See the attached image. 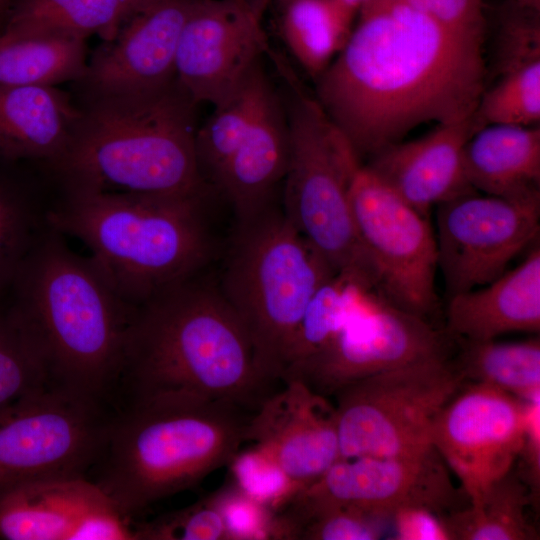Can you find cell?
Returning <instances> with one entry per match:
<instances>
[{"mask_svg":"<svg viewBox=\"0 0 540 540\" xmlns=\"http://www.w3.org/2000/svg\"><path fill=\"white\" fill-rule=\"evenodd\" d=\"M358 13L316 99L360 161L421 124L474 116L484 36L449 29L407 0H367Z\"/></svg>","mask_w":540,"mask_h":540,"instance_id":"1","label":"cell"},{"mask_svg":"<svg viewBox=\"0 0 540 540\" xmlns=\"http://www.w3.org/2000/svg\"><path fill=\"white\" fill-rule=\"evenodd\" d=\"M118 384L128 402L200 398L250 412L275 391L240 319L198 275L134 309Z\"/></svg>","mask_w":540,"mask_h":540,"instance_id":"2","label":"cell"},{"mask_svg":"<svg viewBox=\"0 0 540 540\" xmlns=\"http://www.w3.org/2000/svg\"><path fill=\"white\" fill-rule=\"evenodd\" d=\"M3 302L37 344L55 384L107 400L135 308L90 256L74 252L47 224Z\"/></svg>","mask_w":540,"mask_h":540,"instance_id":"3","label":"cell"},{"mask_svg":"<svg viewBox=\"0 0 540 540\" xmlns=\"http://www.w3.org/2000/svg\"><path fill=\"white\" fill-rule=\"evenodd\" d=\"M88 98L52 166L66 190L207 194L195 150L197 104L177 79L152 92Z\"/></svg>","mask_w":540,"mask_h":540,"instance_id":"4","label":"cell"},{"mask_svg":"<svg viewBox=\"0 0 540 540\" xmlns=\"http://www.w3.org/2000/svg\"><path fill=\"white\" fill-rule=\"evenodd\" d=\"M206 194L155 195L66 190L47 209V223L81 241L131 307L197 276L212 237Z\"/></svg>","mask_w":540,"mask_h":540,"instance_id":"5","label":"cell"},{"mask_svg":"<svg viewBox=\"0 0 540 540\" xmlns=\"http://www.w3.org/2000/svg\"><path fill=\"white\" fill-rule=\"evenodd\" d=\"M252 413L200 398L128 402L113 417L93 482L129 518L231 464Z\"/></svg>","mask_w":540,"mask_h":540,"instance_id":"6","label":"cell"},{"mask_svg":"<svg viewBox=\"0 0 540 540\" xmlns=\"http://www.w3.org/2000/svg\"><path fill=\"white\" fill-rule=\"evenodd\" d=\"M336 272L282 209L237 224L219 291L252 342L258 364L281 382L287 353L315 292Z\"/></svg>","mask_w":540,"mask_h":540,"instance_id":"7","label":"cell"},{"mask_svg":"<svg viewBox=\"0 0 540 540\" xmlns=\"http://www.w3.org/2000/svg\"><path fill=\"white\" fill-rule=\"evenodd\" d=\"M273 59L290 91L282 211L335 272L357 270L371 280L349 200L350 177L361 161L290 67Z\"/></svg>","mask_w":540,"mask_h":540,"instance_id":"8","label":"cell"},{"mask_svg":"<svg viewBox=\"0 0 540 540\" xmlns=\"http://www.w3.org/2000/svg\"><path fill=\"white\" fill-rule=\"evenodd\" d=\"M449 356L358 380L335 397L340 459L394 457L432 447L433 422L464 384Z\"/></svg>","mask_w":540,"mask_h":540,"instance_id":"9","label":"cell"},{"mask_svg":"<svg viewBox=\"0 0 540 540\" xmlns=\"http://www.w3.org/2000/svg\"><path fill=\"white\" fill-rule=\"evenodd\" d=\"M104 408L101 400L52 385L0 413V493L24 482L85 478L114 417Z\"/></svg>","mask_w":540,"mask_h":540,"instance_id":"10","label":"cell"},{"mask_svg":"<svg viewBox=\"0 0 540 540\" xmlns=\"http://www.w3.org/2000/svg\"><path fill=\"white\" fill-rule=\"evenodd\" d=\"M349 200L357 238L375 290L398 308L434 324L437 248L421 215L359 162Z\"/></svg>","mask_w":540,"mask_h":540,"instance_id":"11","label":"cell"},{"mask_svg":"<svg viewBox=\"0 0 540 540\" xmlns=\"http://www.w3.org/2000/svg\"><path fill=\"white\" fill-rule=\"evenodd\" d=\"M453 345L444 328L398 308L371 290L336 336L314 355L288 367L281 382L298 380L329 398L363 378L449 356Z\"/></svg>","mask_w":540,"mask_h":540,"instance_id":"12","label":"cell"},{"mask_svg":"<svg viewBox=\"0 0 540 540\" xmlns=\"http://www.w3.org/2000/svg\"><path fill=\"white\" fill-rule=\"evenodd\" d=\"M469 503L432 446L402 456L339 459L317 480L292 493L284 510L298 517L321 507L349 506L390 520L406 507H423L443 517Z\"/></svg>","mask_w":540,"mask_h":540,"instance_id":"13","label":"cell"},{"mask_svg":"<svg viewBox=\"0 0 540 540\" xmlns=\"http://www.w3.org/2000/svg\"><path fill=\"white\" fill-rule=\"evenodd\" d=\"M437 206V267L447 298L499 277L539 235L540 198L472 192Z\"/></svg>","mask_w":540,"mask_h":540,"instance_id":"14","label":"cell"},{"mask_svg":"<svg viewBox=\"0 0 540 540\" xmlns=\"http://www.w3.org/2000/svg\"><path fill=\"white\" fill-rule=\"evenodd\" d=\"M528 406V401L497 388L464 383L436 416L431 445L470 501L516 464Z\"/></svg>","mask_w":540,"mask_h":540,"instance_id":"15","label":"cell"},{"mask_svg":"<svg viewBox=\"0 0 540 540\" xmlns=\"http://www.w3.org/2000/svg\"><path fill=\"white\" fill-rule=\"evenodd\" d=\"M260 0H195L182 27L176 79L192 100L214 107L243 84L269 46Z\"/></svg>","mask_w":540,"mask_h":540,"instance_id":"16","label":"cell"},{"mask_svg":"<svg viewBox=\"0 0 540 540\" xmlns=\"http://www.w3.org/2000/svg\"><path fill=\"white\" fill-rule=\"evenodd\" d=\"M252 413L246 441L277 468L294 492L340 459L335 406L298 380L283 381ZM293 492V493H294Z\"/></svg>","mask_w":540,"mask_h":540,"instance_id":"17","label":"cell"},{"mask_svg":"<svg viewBox=\"0 0 540 540\" xmlns=\"http://www.w3.org/2000/svg\"><path fill=\"white\" fill-rule=\"evenodd\" d=\"M0 539L135 540L114 502L84 477L24 482L0 493Z\"/></svg>","mask_w":540,"mask_h":540,"instance_id":"18","label":"cell"},{"mask_svg":"<svg viewBox=\"0 0 540 540\" xmlns=\"http://www.w3.org/2000/svg\"><path fill=\"white\" fill-rule=\"evenodd\" d=\"M195 0H159L135 13L87 62L80 80L88 97L139 94L176 79L182 27Z\"/></svg>","mask_w":540,"mask_h":540,"instance_id":"19","label":"cell"},{"mask_svg":"<svg viewBox=\"0 0 540 540\" xmlns=\"http://www.w3.org/2000/svg\"><path fill=\"white\" fill-rule=\"evenodd\" d=\"M477 131L474 116L437 125L412 141L390 144L371 157L366 167L401 199L429 218L431 207L476 192L464 169V149Z\"/></svg>","mask_w":540,"mask_h":540,"instance_id":"20","label":"cell"},{"mask_svg":"<svg viewBox=\"0 0 540 540\" xmlns=\"http://www.w3.org/2000/svg\"><path fill=\"white\" fill-rule=\"evenodd\" d=\"M288 159L287 115L271 86L248 132L210 182L230 204L237 224L273 207Z\"/></svg>","mask_w":540,"mask_h":540,"instance_id":"21","label":"cell"},{"mask_svg":"<svg viewBox=\"0 0 540 540\" xmlns=\"http://www.w3.org/2000/svg\"><path fill=\"white\" fill-rule=\"evenodd\" d=\"M444 330L467 340H491L511 332L539 334V245L493 281L448 297Z\"/></svg>","mask_w":540,"mask_h":540,"instance_id":"22","label":"cell"},{"mask_svg":"<svg viewBox=\"0 0 540 540\" xmlns=\"http://www.w3.org/2000/svg\"><path fill=\"white\" fill-rule=\"evenodd\" d=\"M80 114L55 86L0 85V157L52 167L66 152Z\"/></svg>","mask_w":540,"mask_h":540,"instance_id":"23","label":"cell"},{"mask_svg":"<svg viewBox=\"0 0 540 540\" xmlns=\"http://www.w3.org/2000/svg\"><path fill=\"white\" fill-rule=\"evenodd\" d=\"M463 160L476 192L516 200L540 198L539 125H486L469 138Z\"/></svg>","mask_w":540,"mask_h":540,"instance_id":"24","label":"cell"},{"mask_svg":"<svg viewBox=\"0 0 540 540\" xmlns=\"http://www.w3.org/2000/svg\"><path fill=\"white\" fill-rule=\"evenodd\" d=\"M86 67L85 39L8 27L0 33V85L55 86L80 81Z\"/></svg>","mask_w":540,"mask_h":540,"instance_id":"25","label":"cell"},{"mask_svg":"<svg viewBox=\"0 0 540 540\" xmlns=\"http://www.w3.org/2000/svg\"><path fill=\"white\" fill-rule=\"evenodd\" d=\"M536 498L514 465L477 499L442 519L451 540H536L528 513Z\"/></svg>","mask_w":540,"mask_h":540,"instance_id":"26","label":"cell"},{"mask_svg":"<svg viewBox=\"0 0 540 540\" xmlns=\"http://www.w3.org/2000/svg\"><path fill=\"white\" fill-rule=\"evenodd\" d=\"M495 83L474 113L477 129L490 124L535 126L540 120V43L513 40L497 46Z\"/></svg>","mask_w":540,"mask_h":540,"instance_id":"27","label":"cell"},{"mask_svg":"<svg viewBox=\"0 0 540 540\" xmlns=\"http://www.w3.org/2000/svg\"><path fill=\"white\" fill-rule=\"evenodd\" d=\"M453 341L450 358L464 383L491 386L525 401L540 395L539 337Z\"/></svg>","mask_w":540,"mask_h":540,"instance_id":"28","label":"cell"},{"mask_svg":"<svg viewBox=\"0 0 540 540\" xmlns=\"http://www.w3.org/2000/svg\"><path fill=\"white\" fill-rule=\"evenodd\" d=\"M280 20L285 45L315 79L345 46L357 13L337 0H287Z\"/></svg>","mask_w":540,"mask_h":540,"instance_id":"29","label":"cell"},{"mask_svg":"<svg viewBox=\"0 0 540 540\" xmlns=\"http://www.w3.org/2000/svg\"><path fill=\"white\" fill-rule=\"evenodd\" d=\"M136 9L126 0H15L8 28L113 40Z\"/></svg>","mask_w":540,"mask_h":540,"instance_id":"30","label":"cell"},{"mask_svg":"<svg viewBox=\"0 0 540 540\" xmlns=\"http://www.w3.org/2000/svg\"><path fill=\"white\" fill-rule=\"evenodd\" d=\"M371 290L375 289L369 278L356 270L336 272L325 281L313 295L300 320L287 353L284 371L327 345L357 312Z\"/></svg>","mask_w":540,"mask_h":540,"instance_id":"31","label":"cell"},{"mask_svg":"<svg viewBox=\"0 0 540 540\" xmlns=\"http://www.w3.org/2000/svg\"><path fill=\"white\" fill-rule=\"evenodd\" d=\"M271 86L259 61L238 90L215 106L212 115L197 128L196 157L207 186L248 132Z\"/></svg>","mask_w":540,"mask_h":540,"instance_id":"32","label":"cell"},{"mask_svg":"<svg viewBox=\"0 0 540 540\" xmlns=\"http://www.w3.org/2000/svg\"><path fill=\"white\" fill-rule=\"evenodd\" d=\"M47 209L22 184L0 174V304L48 224Z\"/></svg>","mask_w":540,"mask_h":540,"instance_id":"33","label":"cell"},{"mask_svg":"<svg viewBox=\"0 0 540 540\" xmlns=\"http://www.w3.org/2000/svg\"><path fill=\"white\" fill-rule=\"evenodd\" d=\"M54 383L37 344L14 312L0 304V413Z\"/></svg>","mask_w":540,"mask_h":540,"instance_id":"34","label":"cell"},{"mask_svg":"<svg viewBox=\"0 0 540 540\" xmlns=\"http://www.w3.org/2000/svg\"><path fill=\"white\" fill-rule=\"evenodd\" d=\"M388 519L349 506H326L295 519L277 523V539L376 540L387 530Z\"/></svg>","mask_w":540,"mask_h":540,"instance_id":"35","label":"cell"},{"mask_svg":"<svg viewBox=\"0 0 540 540\" xmlns=\"http://www.w3.org/2000/svg\"><path fill=\"white\" fill-rule=\"evenodd\" d=\"M133 529L135 540L230 539L222 510L212 496Z\"/></svg>","mask_w":540,"mask_h":540,"instance_id":"36","label":"cell"},{"mask_svg":"<svg viewBox=\"0 0 540 540\" xmlns=\"http://www.w3.org/2000/svg\"><path fill=\"white\" fill-rule=\"evenodd\" d=\"M449 29L484 36L482 0H407Z\"/></svg>","mask_w":540,"mask_h":540,"instance_id":"37","label":"cell"},{"mask_svg":"<svg viewBox=\"0 0 540 540\" xmlns=\"http://www.w3.org/2000/svg\"><path fill=\"white\" fill-rule=\"evenodd\" d=\"M394 539L451 540L441 516L423 507H406L396 511L391 519Z\"/></svg>","mask_w":540,"mask_h":540,"instance_id":"38","label":"cell"},{"mask_svg":"<svg viewBox=\"0 0 540 540\" xmlns=\"http://www.w3.org/2000/svg\"><path fill=\"white\" fill-rule=\"evenodd\" d=\"M528 418L518 468L538 498L540 484V395L528 400ZM517 460V461H518Z\"/></svg>","mask_w":540,"mask_h":540,"instance_id":"39","label":"cell"},{"mask_svg":"<svg viewBox=\"0 0 540 540\" xmlns=\"http://www.w3.org/2000/svg\"><path fill=\"white\" fill-rule=\"evenodd\" d=\"M339 3H341L346 8L350 9L351 11L358 13L360 8L363 6V4L367 0H337Z\"/></svg>","mask_w":540,"mask_h":540,"instance_id":"40","label":"cell"},{"mask_svg":"<svg viewBox=\"0 0 540 540\" xmlns=\"http://www.w3.org/2000/svg\"><path fill=\"white\" fill-rule=\"evenodd\" d=\"M129 2L137 12L141 11L144 8H147L148 6L152 5L153 3L159 1V0H126Z\"/></svg>","mask_w":540,"mask_h":540,"instance_id":"41","label":"cell"},{"mask_svg":"<svg viewBox=\"0 0 540 540\" xmlns=\"http://www.w3.org/2000/svg\"><path fill=\"white\" fill-rule=\"evenodd\" d=\"M516 1L518 5L520 6L534 9V10H539L540 0H516Z\"/></svg>","mask_w":540,"mask_h":540,"instance_id":"42","label":"cell"},{"mask_svg":"<svg viewBox=\"0 0 540 540\" xmlns=\"http://www.w3.org/2000/svg\"><path fill=\"white\" fill-rule=\"evenodd\" d=\"M11 0H0V14L9 6Z\"/></svg>","mask_w":540,"mask_h":540,"instance_id":"43","label":"cell"},{"mask_svg":"<svg viewBox=\"0 0 540 540\" xmlns=\"http://www.w3.org/2000/svg\"><path fill=\"white\" fill-rule=\"evenodd\" d=\"M260 1H261L265 6H267V5H268L269 3H271V2H275V1L278 2V1H279V2L283 3V2H285V1H287V0H260Z\"/></svg>","mask_w":540,"mask_h":540,"instance_id":"44","label":"cell"}]
</instances>
